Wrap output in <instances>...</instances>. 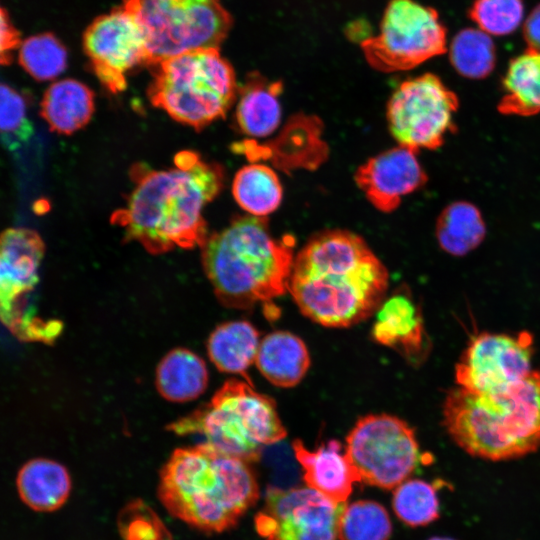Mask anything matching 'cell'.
I'll return each mask as SVG.
<instances>
[{
	"label": "cell",
	"instance_id": "20",
	"mask_svg": "<svg viewBox=\"0 0 540 540\" xmlns=\"http://www.w3.org/2000/svg\"><path fill=\"white\" fill-rule=\"evenodd\" d=\"M16 487L21 500L38 512L59 509L68 499L71 479L60 463L45 458L27 461L18 471Z\"/></svg>",
	"mask_w": 540,
	"mask_h": 540
},
{
	"label": "cell",
	"instance_id": "30",
	"mask_svg": "<svg viewBox=\"0 0 540 540\" xmlns=\"http://www.w3.org/2000/svg\"><path fill=\"white\" fill-rule=\"evenodd\" d=\"M392 506L397 517L412 527L425 526L439 517V500L433 485L407 479L394 489Z\"/></svg>",
	"mask_w": 540,
	"mask_h": 540
},
{
	"label": "cell",
	"instance_id": "33",
	"mask_svg": "<svg viewBox=\"0 0 540 540\" xmlns=\"http://www.w3.org/2000/svg\"><path fill=\"white\" fill-rule=\"evenodd\" d=\"M27 116L24 97L10 86L1 84V135L9 150L31 138L33 126Z\"/></svg>",
	"mask_w": 540,
	"mask_h": 540
},
{
	"label": "cell",
	"instance_id": "24",
	"mask_svg": "<svg viewBox=\"0 0 540 540\" xmlns=\"http://www.w3.org/2000/svg\"><path fill=\"white\" fill-rule=\"evenodd\" d=\"M281 82H270L254 73L240 91L236 121L240 130L252 137H265L279 125L281 107L278 96Z\"/></svg>",
	"mask_w": 540,
	"mask_h": 540
},
{
	"label": "cell",
	"instance_id": "36",
	"mask_svg": "<svg viewBox=\"0 0 540 540\" xmlns=\"http://www.w3.org/2000/svg\"><path fill=\"white\" fill-rule=\"evenodd\" d=\"M429 540H455V539L448 538V537H433V538H430Z\"/></svg>",
	"mask_w": 540,
	"mask_h": 540
},
{
	"label": "cell",
	"instance_id": "14",
	"mask_svg": "<svg viewBox=\"0 0 540 540\" xmlns=\"http://www.w3.org/2000/svg\"><path fill=\"white\" fill-rule=\"evenodd\" d=\"M533 337L483 332L475 336L455 365L457 386L475 393L503 390L531 371Z\"/></svg>",
	"mask_w": 540,
	"mask_h": 540
},
{
	"label": "cell",
	"instance_id": "16",
	"mask_svg": "<svg viewBox=\"0 0 540 540\" xmlns=\"http://www.w3.org/2000/svg\"><path fill=\"white\" fill-rule=\"evenodd\" d=\"M355 182L379 211H394L402 198L427 182L417 151L399 145L370 158L358 167Z\"/></svg>",
	"mask_w": 540,
	"mask_h": 540
},
{
	"label": "cell",
	"instance_id": "17",
	"mask_svg": "<svg viewBox=\"0 0 540 540\" xmlns=\"http://www.w3.org/2000/svg\"><path fill=\"white\" fill-rule=\"evenodd\" d=\"M372 336L409 361L423 359L427 348L420 307L408 290L398 289L386 297L375 312Z\"/></svg>",
	"mask_w": 540,
	"mask_h": 540
},
{
	"label": "cell",
	"instance_id": "25",
	"mask_svg": "<svg viewBox=\"0 0 540 540\" xmlns=\"http://www.w3.org/2000/svg\"><path fill=\"white\" fill-rule=\"evenodd\" d=\"M505 94L498 110L505 115L531 116L540 112V52L527 49L514 58L503 80Z\"/></svg>",
	"mask_w": 540,
	"mask_h": 540
},
{
	"label": "cell",
	"instance_id": "31",
	"mask_svg": "<svg viewBox=\"0 0 540 540\" xmlns=\"http://www.w3.org/2000/svg\"><path fill=\"white\" fill-rule=\"evenodd\" d=\"M19 62L36 80H51L65 70L67 52L53 35H35L21 44Z\"/></svg>",
	"mask_w": 540,
	"mask_h": 540
},
{
	"label": "cell",
	"instance_id": "21",
	"mask_svg": "<svg viewBox=\"0 0 540 540\" xmlns=\"http://www.w3.org/2000/svg\"><path fill=\"white\" fill-rule=\"evenodd\" d=\"M94 112V94L85 84L63 79L50 85L40 103V114L51 131L70 135L88 124Z\"/></svg>",
	"mask_w": 540,
	"mask_h": 540
},
{
	"label": "cell",
	"instance_id": "8",
	"mask_svg": "<svg viewBox=\"0 0 540 540\" xmlns=\"http://www.w3.org/2000/svg\"><path fill=\"white\" fill-rule=\"evenodd\" d=\"M140 24L148 63L191 51L219 49L232 17L219 0H124Z\"/></svg>",
	"mask_w": 540,
	"mask_h": 540
},
{
	"label": "cell",
	"instance_id": "11",
	"mask_svg": "<svg viewBox=\"0 0 540 540\" xmlns=\"http://www.w3.org/2000/svg\"><path fill=\"white\" fill-rule=\"evenodd\" d=\"M45 245L41 236L28 228H8L1 235L0 298L3 324L18 339L50 344L62 330L57 320L45 321L26 308L34 290Z\"/></svg>",
	"mask_w": 540,
	"mask_h": 540
},
{
	"label": "cell",
	"instance_id": "4",
	"mask_svg": "<svg viewBox=\"0 0 540 540\" xmlns=\"http://www.w3.org/2000/svg\"><path fill=\"white\" fill-rule=\"evenodd\" d=\"M442 424L473 457L503 461L540 447V371L497 392L475 393L459 386L443 403Z\"/></svg>",
	"mask_w": 540,
	"mask_h": 540
},
{
	"label": "cell",
	"instance_id": "22",
	"mask_svg": "<svg viewBox=\"0 0 540 540\" xmlns=\"http://www.w3.org/2000/svg\"><path fill=\"white\" fill-rule=\"evenodd\" d=\"M209 379L205 362L193 351L176 348L159 362L155 384L159 394L170 402H188L198 398Z\"/></svg>",
	"mask_w": 540,
	"mask_h": 540
},
{
	"label": "cell",
	"instance_id": "15",
	"mask_svg": "<svg viewBox=\"0 0 540 540\" xmlns=\"http://www.w3.org/2000/svg\"><path fill=\"white\" fill-rule=\"evenodd\" d=\"M84 50L101 84L116 94L126 89V74L148 63L146 39L124 6L97 18L86 30Z\"/></svg>",
	"mask_w": 540,
	"mask_h": 540
},
{
	"label": "cell",
	"instance_id": "34",
	"mask_svg": "<svg viewBox=\"0 0 540 540\" xmlns=\"http://www.w3.org/2000/svg\"><path fill=\"white\" fill-rule=\"evenodd\" d=\"M19 45L17 31L11 25L4 10L1 12V63L7 65L11 61L12 51Z\"/></svg>",
	"mask_w": 540,
	"mask_h": 540
},
{
	"label": "cell",
	"instance_id": "23",
	"mask_svg": "<svg viewBox=\"0 0 540 540\" xmlns=\"http://www.w3.org/2000/svg\"><path fill=\"white\" fill-rule=\"evenodd\" d=\"M259 332L248 321H229L217 326L207 341V353L218 370L239 374L251 383L248 368L256 361Z\"/></svg>",
	"mask_w": 540,
	"mask_h": 540
},
{
	"label": "cell",
	"instance_id": "13",
	"mask_svg": "<svg viewBox=\"0 0 540 540\" xmlns=\"http://www.w3.org/2000/svg\"><path fill=\"white\" fill-rule=\"evenodd\" d=\"M344 507L307 486H270L255 527L265 540H336Z\"/></svg>",
	"mask_w": 540,
	"mask_h": 540
},
{
	"label": "cell",
	"instance_id": "26",
	"mask_svg": "<svg viewBox=\"0 0 540 540\" xmlns=\"http://www.w3.org/2000/svg\"><path fill=\"white\" fill-rule=\"evenodd\" d=\"M486 226L478 208L468 202H455L440 214L436 237L440 247L454 256H463L483 241Z\"/></svg>",
	"mask_w": 540,
	"mask_h": 540
},
{
	"label": "cell",
	"instance_id": "10",
	"mask_svg": "<svg viewBox=\"0 0 540 540\" xmlns=\"http://www.w3.org/2000/svg\"><path fill=\"white\" fill-rule=\"evenodd\" d=\"M360 46L374 69L405 71L446 51V29L434 8L413 0H391L380 33L364 39Z\"/></svg>",
	"mask_w": 540,
	"mask_h": 540
},
{
	"label": "cell",
	"instance_id": "32",
	"mask_svg": "<svg viewBox=\"0 0 540 540\" xmlns=\"http://www.w3.org/2000/svg\"><path fill=\"white\" fill-rule=\"evenodd\" d=\"M524 13L522 0H475L469 10L478 28L489 35L503 36L515 31Z\"/></svg>",
	"mask_w": 540,
	"mask_h": 540
},
{
	"label": "cell",
	"instance_id": "18",
	"mask_svg": "<svg viewBox=\"0 0 540 540\" xmlns=\"http://www.w3.org/2000/svg\"><path fill=\"white\" fill-rule=\"evenodd\" d=\"M306 486L336 503H345L359 482L337 440L309 450L300 440L292 443Z\"/></svg>",
	"mask_w": 540,
	"mask_h": 540
},
{
	"label": "cell",
	"instance_id": "3",
	"mask_svg": "<svg viewBox=\"0 0 540 540\" xmlns=\"http://www.w3.org/2000/svg\"><path fill=\"white\" fill-rule=\"evenodd\" d=\"M157 493L172 516L200 531L220 533L254 506L260 489L250 463L199 443L172 452Z\"/></svg>",
	"mask_w": 540,
	"mask_h": 540
},
{
	"label": "cell",
	"instance_id": "6",
	"mask_svg": "<svg viewBox=\"0 0 540 540\" xmlns=\"http://www.w3.org/2000/svg\"><path fill=\"white\" fill-rule=\"evenodd\" d=\"M167 429L179 436L199 435L201 443L250 464L287 434L274 400L236 379L226 381L208 403Z\"/></svg>",
	"mask_w": 540,
	"mask_h": 540
},
{
	"label": "cell",
	"instance_id": "35",
	"mask_svg": "<svg viewBox=\"0 0 540 540\" xmlns=\"http://www.w3.org/2000/svg\"><path fill=\"white\" fill-rule=\"evenodd\" d=\"M527 49L540 52V4L529 14L523 29Z\"/></svg>",
	"mask_w": 540,
	"mask_h": 540
},
{
	"label": "cell",
	"instance_id": "19",
	"mask_svg": "<svg viewBox=\"0 0 540 540\" xmlns=\"http://www.w3.org/2000/svg\"><path fill=\"white\" fill-rule=\"evenodd\" d=\"M260 373L273 385L296 386L310 366L305 343L287 331H275L261 341L255 361Z\"/></svg>",
	"mask_w": 540,
	"mask_h": 540
},
{
	"label": "cell",
	"instance_id": "5",
	"mask_svg": "<svg viewBox=\"0 0 540 540\" xmlns=\"http://www.w3.org/2000/svg\"><path fill=\"white\" fill-rule=\"evenodd\" d=\"M201 248L206 276L226 307L247 309L288 291L293 240L275 239L264 217H239L209 236Z\"/></svg>",
	"mask_w": 540,
	"mask_h": 540
},
{
	"label": "cell",
	"instance_id": "2",
	"mask_svg": "<svg viewBox=\"0 0 540 540\" xmlns=\"http://www.w3.org/2000/svg\"><path fill=\"white\" fill-rule=\"evenodd\" d=\"M132 172L135 187L111 216L125 239L155 255L202 247L209 237L203 210L222 189L223 169L185 150L175 156L172 168Z\"/></svg>",
	"mask_w": 540,
	"mask_h": 540
},
{
	"label": "cell",
	"instance_id": "1",
	"mask_svg": "<svg viewBox=\"0 0 540 540\" xmlns=\"http://www.w3.org/2000/svg\"><path fill=\"white\" fill-rule=\"evenodd\" d=\"M388 286L386 267L364 239L334 229L312 237L295 256L288 291L315 323L345 328L375 314Z\"/></svg>",
	"mask_w": 540,
	"mask_h": 540
},
{
	"label": "cell",
	"instance_id": "27",
	"mask_svg": "<svg viewBox=\"0 0 540 540\" xmlns=\"http://www.w3.org/2000/svg\"><path fill=\"white\" fill-rule=\"evenodd\" d=\"M232 193L242 209L258 217L274 212L283 194L275 172L262 164L241 168L234 177Z\"/></svg>",
	"mask_w": 540,
	"mask_h": 540
},
{
	"label": "cell",
	"instance_id": "12",
	"mask_svg": "<svg viewBox=\"0 0 540 540\" xmlns=\"http://www.w3.org/2000/svg\"><path fill=\"white\" fill-rule=\"evenodd\" d=\"M457 95L432 73L402 82L387 106V121L399 145L418 151L440 147L453 127Z\"/></svg>",
	"mask_w": 540,
	"mask_h": 540
},
{
	"label": "cell",
	"instance_id": "29",
	"mask_svg": "<svg viewBox=\"0 0 540 540\" xmlns=\"http://www.w3.org/2000/svg\"><path fill=\"white\" fill-rule=\"evenodd\" d=\"M392 524L386 509L372 500L345 505L338 525L339 540H389Z\"/></svg>",
	"mask_w": 540,
	"mask_h": 540
},
{
	"label": "cell",
	"instance_id": "7",
	"mask_svg": "<svg viewBox=\"0 0 540 540\" xmlns=\"http://www.w3.org/2000/svg\"><path fill=\"white\" fill-rule=\"evenodd\" d=\"M153 67L150 102L196 130L224 117L235 100V73L219 49L183 53Z\"/></svg>",
	"mask_w": 540,
	"mask_h": 540
},
{
	"label": "cell",
	"instance_id": "28",
	"mask_svg": "<svg viewBox=\"0 0 540 540\" xmlns=\"http://www.w3.org/2000/svg\"><path fill=\"white\" fill-rule=\"evenodd\" d=\"M449 58L460 75L481 79L494 69L496 50L489 34L480 29L466 28L451 41Z\"/></svg>",
	"mask_w": 540,
	"mask_h": 540
},
{
	"label": "cell",
	"instance_id": "9",
	"mask_svg": "<svg viewBox=\"0 0 540 540\" xmlns=\"http://www.w3.org/2000/svg\"><path fill=\"white\" fill-rule=\"evenodd\" d=\"M359 482L395 489L422 461L415 430L389 414L360 418L346 437L344 450Z\"/></svg>",
	"mask_w": 540,
	"mask_h": 540
}]
</instances>
